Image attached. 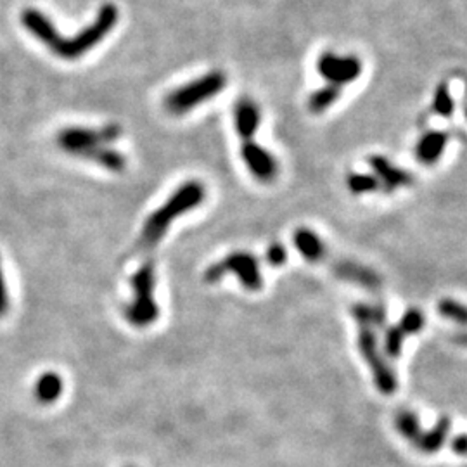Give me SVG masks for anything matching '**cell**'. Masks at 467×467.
<instances>
[{
	"label": "cell",
	"instance_id": "obj_1",
	"mask_svg": "<svg viewBox=\"0 0 467 467\" xmlns=\"http://www.w3.org/2000/svg\"><path fill=\"white\" fill-rule=\"evenodd\" d=\"M206 197V189L197 181H189L186 184L179 187L168 201L153 212L144 223L142 234H141V246L144 249H151L157 246L161 238L166 234L168 227L182 217L187 212L197 208Z\"/></svg>",
	"mask_w": 467,
	"mask_h": 467
},
{
	"label": "cell",
	"instance_id": "obj_2",
	"mask_svg": "<svg viewBox=\"0 0 467 467\" xmlns=\"http://www.w3.org/2000/svg\"><path fill=\"white\" fill-rule=\"evenodd\" d=\"M118 16L120 12L115 4H104L87 28L78 31L73 38H66L60 35L58 42L51 47V51L66 61L82 58L84 54L91 52L95 45H99L106 38V35L117 27Z\"/></svg>",
	"mask_w": 467,
	"mask_h": 467
},
{
	"label": "cell",
	"instance_id": "obj_3",
	"mask_svg": "<svg viewBox=\"0 0 467 467\" xmlns=\"http://www.w3.org/2000/svg\"><path fill=\"white\" fill-rule=\"evenodd\" d=\"M227 87V76L223 71L215 69L203 75L197 80L189 82L165 97V109L172 115H186L205 101L217 97Z\"/></svg>",
	"mask_w": 467,
	"mask_h": 467
},
{
	"label": "cell",
	"instance_id": "obj_4",
	"mask_svg": "<svg viewBox=\"0 0 467 467\" xmlns=\"http://www.w3.org/2000/svg\"><path fill=\"white\" fill-rule=\"evenodd\" d=\"M155 286V263L146 262L132 278L133 302L125 309V317L132 326L144 329L157 320L159 307L153 298Z\"/></svg>",
	"mask_w": 467,
	"mask_h": 467
},
{
	"label": "cell",
	"instance_id": "obj_5",
	"mask_svg": "<svg viewBox=\"0 0 467 467\" xmlns=\"http://www.w3.org/2000/svg\"><path fill=\"white\" fill-rule=\"evenodd\" d=\"M122 126L120 125H106L102 128H80V126H69L64 128L58 133V146L62 151L69 155L82 156L87 151L113 144L120 139Z\"/></svg>",
	"mask_w": 467,
	"mask_h": 467
},
{
	"label": "cell",
	"instance_id": "obj_6",
	"mask_svg": "<svg viewBox=\"0 0 467 467\" xmlns=\"http://www.w3.org/2000/svg\"><path fill=\"white\" fill-rule=\"evenodd\" d=\"M374 329L375 327L373 324L358 322V348H360L364 360L371 367L374 382H375L377 390L382 395H393L399 388L397 375L393 373V369L388 366V362L384 360L382 353L379 351V344H377Z\"/></svg>",
	"mask_w": 467,
	"mask_h": 467
},
{
	"label": "cell",
	"instance_id": "obj_7",
	"mask_svg": "<svg viewBox=\"0 0 467 467\" xmlns=\"http://www.w3.org/2000/svg\"><path fill=\"white\" fill-rule=\"evenodd\" d=\"M225 274H236L248 291H260L263 286L258 260L246 251H234L221 258L215 265L208 267V270L205 272V280L213 284Z\"/></svg>",
	"mask_w": 467,
	"mask_h": 467
},
{
	"label": "cell",
	"instance_id": "obj_8",
	"mask_svg": "<svg viewBox=\"0 0 467 467\" xmlns=\"http://www.w3.org/2000/svg\"><path fill=\"white\" fill-rule=\"evenodd\" d=\"M362 61L357 56H340L334 52H324L317 60V71L329 84L342 87L355 82L362 73Z\"/></svg>",
	"mask_w": 467,
	"mask_h": 467
},
{
	"label": "cell",
	"instance_id": "obj_9",
	"mask_svg": "<svg viewBox=\"0 0 467 467\" xmlns=\"http://www.w3.org/2000/svg\"><path fill=\"white\" fill-rule=\"evenodd\" d=\"M241 155L254 179H258L260 182L276 181L279 173V165H278V159L267 149L254 144L253 141H245L241 148Z\"/></svg>",
	"mask_w": 467,
	"mask_h": 467
},
{
	"label": "cell",
	"instance_id": "obj_10",
	"mask_svg": "<svg viewBox=\"0 0 467 467\" xmlns=\"http://www.w3.org/2000/svg\"><path fill=\"white\" fill-rule=\"evenodd\" d=\"M324 262L329 263L333 274H336L340 279L355 282L357 286H362L366 289H377L381 286L379 274H375L369 267H364L360 263L348 262V260H333L329 258V254Z\"/></svg>",
	"mask_w": 467,
	"mask_h": 467
},
{
	"label": "cell",
	"instance_id": "obj_11",
	"mask_svg": "<svg viewBox=\"0 0 467 467\" xmlns=\"http://www.w3.org/2000/svg\"><path fill=\"white\" fill-rule=\"evenodd\" d=\"M21 23L27 30L30 31L31 35L40 40L44 45H47L49 49L58 42L60 38V31L56 30L54 23L40 11L36 9H27L21 14Z\"/></svg>",
	"mask_w": 467,
	"mask_h": 467
},
{
	"label": "cell",
	"instance_id": "obj_12",
	"mask_svg": "<svg viewBox=\"0 0 467 467\" xmlns=\"http://www.w3.org/2000/svg\"><path fill=\"white\" fill-rule=\"evenodd\" d=\"M260 120H262L260 108L256 106L254 101L246 99V97L238 101V104L234 108V124H236L238 135L243 141L253 139V135L256 133V130L260 126Z\"/></svg>",
	"mask_w": 467,
	"mask_h": 467
},
{
	"label": "cell",
	"instance_id": "obj_13",
	"mask_svg": "<svg viewBox=\"0 0 467 467\" xmlns=\"http://www.w3.org/2000/svg\"><path fill=\"white\" fill-rule=\"evenodd\" d=\"M369 166L373 168L374 177L382 182V186L388 189H397V187L410 186L412 177L408 172L397 168L391 165L384 156H371L369 157Z\"/></svg>",
	"mask_w": 467,
	"mask_h": 467
},
{
	"label": "cell",
	"instance_id": "obj_14",
	"mask_svg": "<svg viewBox=\"0 0 467 467\" xmlns=\"http://www.w3.org/2000/svg\"><path fill=\"white\" fill-rule=\"evenodd\" d=\"M293 241L296 249L302 253V256L311 263H322L329 254L320 238L307 227H300L294 232Z\"/></svg>",
	"mask_w": 467,
	"mask_h": 467
},
{
	"label": "cell",
	"instance_id": "obj_15",
	"mask_svg": "<svg viewBox=\"0 0 467 467\" xmlns=\"http://www.w3.org/2000/svg\"><path fill=\"white\" fill-rule=\"evenodd\" d=\"M450 433V419L441 417L430 431H421V435L415 438L412 443L419 452L423 454H436L445 445L447 436Z\"/></svg>",
	"mask_w": 467,
	"mask_h": 467
},
{
	"label": "cell",
	"instance_id": "obj_16",
	"mask_svg": "<svg viewBox=\"0 0 467 467\" xmlns=\"http://www.w3.org/2000/svg\"><path fill=\"white\" fill-rule=\"evenodd\" d=\"M448 142V135L443 132H428L421 137L415 148V156L424 165H435L443 155Z\"/></svg>",
	"mask_w": 467,
	"mask_h": 467
},
{
	"label": "cell",
	"instance_id": "obj_17",
	"mask_svg": "<svg viewBox=\"0 0 467 467\" xmlns=\"http://www.w3.org/2000/svg\"><path fill=\"white\" fill-rule=\"evenodd\" d=\"M62 393V379L60 374H42L35 382V399L40 404H54Z\"/></svg>",
	"mask_w": 467,
	"mask_h": 467
},
{
	"label": "cell",
	"instance_id": "obj_18",
	"mask_svg": "<svg viewBox=\"0 0 467 467\" xmlns=\"http://www.w3.org/2000/svg\"><path fill=\"white\" fill-rule=\"evenodd\" d=\"M89 161H95L97 165L111 170V172H124L126 168V159L122 153H118L117 149H111V148H106V146H101V148H95L87 151L85 155L82 156Z\"/></svg>",
	"mask_w": 467,
	"mask_h": 467
},
{
	"label": "cell",
	"instance_id": "obj_19",
	"mask_svg": "<svg viewBox=\"0 0 467 467\" xmlns=\"http://www.w3.org/2000/svg\"><path fill=\"white\" fill-rule=\"evenodd\" d=\"M340 97H342V87L327 84L326 87L315 91L309 97V109L315 115H320V113L327 111Z\"/></svg>",
	"mask_w": 467,
	"mask_h": 467
},
{
	"label": "cell",
	"instance_id": "obj_20",
	"mask_svg": "<svg viewBox=\"0 0 467 467\" xmlns=\"http://www.w3.org/2000/svg\"><path fill=\"white\" fill-rule=\"evenodd\" d=\"M395 424L399 433L404 436L405 439H408L410 443L415 441V438L421 435V424H419V417L415 415V412L412 410H400L395 417Z\"/></svg>",
	"mask_w": 467,
	"mask_h": 467
},
{
	"label": "cell",
	"instance_id": "obj_21",
	"mask_svg": "<svg viewBox=\"0 0 467 467\" xmlns=\"http://www.w3.org/2000/svg\"><path fill=\"white\" fill-rule=\"evenodd\" d=\"M346 186L353 194H367L381 189V182L367 173H350L346 179Z\"/></svg>",
	"mask_w": 467,
	"mask_h": 467
},
{
	"label": "cell",
	"instance_id": "obj_22",
	"mask_svg": "<svg viewBox=\"0 0 467 467\" xmlns=\"http://www.w3.org/2000/svg\"><path fill=\"white\" fill-rule=\"evenodd\" d=\"M405 338L407 336H405L399 326H393V327L386 329V334H384V353L390 358L400 357L402 348H404Z\"/></svg>",
	"mask_w": 467,
	"mask_h": 467
},
{
	"label": "cell",
	"instance_id": "obj_23",
	"mask_svg": "<svg viewBox=\"0 0 467 467\" xmlns=\"http://www.w3.org/2000/svg\"><path fill=\"white\" fill-rule=\"evenodd\" d=\"M405 336H410V334H417L423 331L424 327V315L421 313V310H415V309H410L404 313L402 320L397 324Z\"/></svg>",
	"mask_w": 467,
	"mask_h": 467
},
{
	"label": "cell",
	"instance_id": "obj_24",
	"mask_svg": "<svg viewBox=\"0 0 467 467\" xmlns=\"http://www.w3.org/2000/svg\"><path fill=\"white\" fill-rule=\"evenodd\" d=\"M433 109L439 117H450L454 113V99L448 93V85L441 84L435 93V101H433Z\"/></svg>",
	"mask_w": 467,
	"mask_h": 467
},
{
	"label": "cell",
	"instance_id": "obj_25",
	"mask_svg": "<svg viewBox=\"0 0 467 467\" xmlns=\"http://www.w3.org/2000/svg\"><path fill=\"white\" fill-rule=\"evenodd\" d=\"M267 260L272 267H280L287 260V251L279 243H274L270 245V248L267 249Z\"/></svg>",
	"mask_w": 467,
	"mask_h": 467
},
{
	"label": "cell",
	"instance_id": "obj_26",
	"mask_svg": "<svg viewBox=\"0 0 467 467\" xmlns=\"http://www.w3.org/2000/svg\"><path fill=\"white\" fill-rule=\"evenodd\" d=\"M9 310V293H7V284H5V276L0 262V318Z\"/></svg>",
	"mask_w": 467,
	"mask_h": 467
},
{
	"label": "cell",
	"instance_id": "obj_27",
	"mask_svg": "<svg viewBox=\"0 0 467 467\" xmlns=\"http://www.w3.org/2000/svg\"><path fill=\"white\" fill-rule=\"evenodd\" d=\"M452 448L457 455H467V435H459L454 438L452 441Z\"/></svg>",
	"mask_w": 467,
	"mask_h": 467
},
{
	"label": "cell",
	"instance_id": "obj_28",
	"mask_svg": "<svg viewBox=\"0 0 467 467\" xmlns=\"http://www.w3.org/2000/svg\"><path fill=\"white\" fill-rule=\"evenodd\" d=\"M454 340H455V342L463 344V346H467V334H457Z\"/></svg>",
	"mask_w": 467,
	"mask_h": 467
}]
</instances>
